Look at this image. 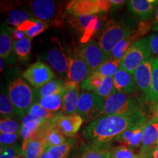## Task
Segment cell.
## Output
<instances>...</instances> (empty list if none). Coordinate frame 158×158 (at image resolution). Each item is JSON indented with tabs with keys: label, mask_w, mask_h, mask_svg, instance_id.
Masks as SVG:
<instances>
[{
	"label": "cell",
	"mask_w": 158,
	"mask_h": 158,
	"mask_svg": "<svg viewBox=\"0 0 158 158\" xmlns=\"http://www.w3.org/2000/svg\"><path fill=\"white\" fill-rule=\"evenodd\" d=\"M149 120L145 113L131 116L102 115L84 128L83 135L87 146L110 147L112 142L126 130Z\"/></svg>",
	"instance_id": "obj_1"
},
{
	"label": "cell",
	"mask_w": 158,
	"mask_h": 158,
	"mask_svg": "<svg viewBox=\"0 0 158 158\" xmlns=\"http://www.w3.org/2000/svg\"><path fill=\"white\" fill-rule=\"evenodd\" d=\"M135 26V21L130 17L108 21L98 43L108 58L110 59L111 51L116 44L133 34Z\"/></svg>",
	"instance_id": "obj_2"
},
{
	"label": "cell",
	"mask_w": 158,
	"mask_h": 158,
	"mask_svg": "<svg viewBox=\"0 0 158 158\" xmlns=\"http://www.w3.org/2000/svg\"><path fill=\"white\" fill-rule=\"evenodd\" d=\"M142 113L143 108L135 99L126 94L114 93L105 100L102 115L131 116Z\"/></svg>",
	"instance_id": "obj_3"
},
{
	"label": "cell",
	"mask_w": 158,
	"mask_h": 158,
	"mask_svg": "<svg viewBox=\"0 0 158 158\" xmlns=\"http://www.w3.org/2000/svg\"><path fill=\"white\" fill-rule=\"evenodd\" d=\"M8 94L15 107V114L20 117L28 113L36 97L35 91L21 78L15 79L9 84Z\"/></svg>",
	"instance_id": "obj_4"
},
{
	"label": "cell",
	"mask_w": 158,
	"mask_h": 158,
	"mask_svg": "<svg viewBox=\"0 0 158 158\" xmlns=\"http://www.w3.org/2000/svg\"><path fill=\"white\" fill-rule=\"evenodd\" d=\"M149 39L143 38L130 47L125 56L122 59L120 67L132 75L136 69L146 60L151 58Z\"/></svg>",
	"instance_id": "obj_5"
},
{
	"label": "cell",
	"mask_w": 158,
	"mask_h": 158,
	"mask_svg": "<svg viewBox=\"0 0 158 158\" xmlns=\"http://www.w3.org/2000/svg\"><path fill=\"white\" fill-rule=\"evenodd\" d=\"M105 100L94 92L83 91L79 97L78 114L86 122H92L100 117L103 111Z\"/></svg>",
	"instance_id": "obj_6"
},
{
	"label": "cell",
	"mask_w": 158,
	"mask_h": 158,
	"mask_svg": "<svg viewBox=\"0 0 158 158\" xmlns=\"http://www.w3.org/2000/svg\"><path fill=\"white\" fill-rule=\"evenodd\" d=\"M110 1L108 0H77L73 1L67 6V11L73 16L93 15L110 10Z\"/></svg>",
	"instance_id": "obj_7"
},
{
	"label": "cell",
	"mask_w": 158,
	"mask_h": 158,
	"mask_svg": "<svg viewBox=\"0 0 158 158\" xmlns=\"http://www.w3.org/2000/svg\"><path fill=\"white\" fill-rule=\"evenodd\" d=\"M23 77L31 86L40 89L53 80L54 74L45 63L37 61L23 72Z\"/></svg>",
	"instance_id": "obj_8"
},
{
	"label": "cell",
	"mask_w": 158,
	"mask_h": 158,
	"mask_svg": "<svg viewBox=\"0 0 158 158\" xmlns=\"http://www.w3.org/2000/svg\"><path fill=\"white\" fill-rule=\"evenodd\" d=\"M80 54L87 64L90 74L98 70L100 65L109 59L99 43L93 39H91L82 45Z\"/></svg>",
	"instance_id": "obj_9"
},
{
	"label": "cell",
	"mask_w": 158,
	"mask_h": 158,
	"mask_svg": "<svg viewBox=\"0 0 158 158\" xmlns=\"http://www.w3.org/2000/svg\"><path fill=\"white\" fill-rule=\"evenodd\" d=\"M51 123L65 137H73L79 131L84 119L80 114H57L50 119Z\"/></svg>",
	"instance_id": "obj_10"
},
{
	"label": "cell",
	"mask_w": 158,
	"mask_h": 158,
	"mask_svg": "<svg viewBox=\"0 0 158 158\" xmlns=\"http://www.w3.org/2000/svg\"><path fill=\"white\" fill-rule=\"evenodd\" d=\"M152 61V58L146 60L136 69L133 74L136 86L143 92L146 100H150L151 95Z\"/></svg>",
	"instance_id": "obj_11"
},
{
	"label": "cell",
	"mask_w": 158,
	"mask_h": 158,
	"mask_svg": "<svg viewBox=\"0 0 158 158\" xmlns=\"http://www.w3.org/2000/svg\"><path fill=\"white\" fill-rule=\"evenodd\" d=\"M68 60L69 66L67 76L69 81L76 84L84 81L90 74V71L81 54L79 53V55L77 56H70Z\"/></svg>",
	"instance_id": "obj_12"
},
{
	"label": "cell",
	"mask_w": 158,
	"mask_h": 158,
	"mask_svg": "<svg viewBox=\"0 0 158 158\" xmlns=\"http://www.w3.org/2000/svg\"><path fill=\"white\" fill-rule=\"evenodd\" d=\"M127 8L136 19L148 21L158 6V0H130L127 1Z\"/></svg>",
	"instance_id": "obj_13"
},
{
	"label": "cell",
	"mask_w": 158,
	"mask_h": 158,
	"mask_svg": "<svg viewBox=\"0 0 158 158\" xmlns=\"http://www.w3.org/2000/svg\"><path fill=\"white\" fill-rule=\"evenodd\" d=\"M147 122L138 123L126 130L116 138L115 141L121 145L126 146L133 149L141 147L143 128Z\"/></svg>",
	"instance_id": "obj_14"
},
{
	"label": "cell",
	"mask_w": 158,
	"mask_h": 158,
	"mask_svg": "<svg viewBox=\"0 0 158 158\" xmlns=\"http://www.w3.org/2000/svg\"><path fill=\"white\" fill-rule=\"evenodd\" d=\"M114 84V93L131 94L136 92L137 86L135 84L133 75L120 67L117 73L113 77Z\"/></svg>",
	"instance_id": "obj_15"
},
{
	"label": "cell",
	"mask_w": 158,
	"mask_h": 158,
	"mask_svg": "<svg viewBox=\"0 0 158 158\" xmlns=\"http://www.w3.org/2000/svg\"><path fill=\"white\" fill-rule=\"evenodd\" d=\"M158 141V116L151 118L146 123L139 152L157 147Z\"/></svg>",
	"instance_id": "obj_16"
},
{
	"label": "cell",
	"mask_w": 158,
	"mask_h": 158,
	"mask_svg": "<svg viewBox=\"0 0 158 158\" xmlns=\"http://www.w3.org/2000/svg\"><path fill=\"white\" fill-rule=\"evenodd\" d=\"M65 86L68 91L63 100L62 114L73 115L78 114V104L80 97V89L78 85L68 81L65 83Z\"/></svg>",
	"instance_id": "obj_17"
},
{
	"label": "cell",
	"mask_w": 158,
	"mask_h": 158,
	"mask_svg": "<svg viewBox=\"0 0 158 158\" xmlns=\"http://www.w3.org/2000/svg\"><path fill=\"white\" fill-rule=\"evenodd\" d=\"M51 66L62 76L68 73L69 60L62 48H53L47 52L45 56Z\"/></svg>",
	"instance_id": "obj_18"
},
{
	"label": "cell",
	"mask_w": 158,
	"mask_h": 158,
	"mask_svg": "<svg viewBox=\"0 0 158 158\" xmlns=\"http://www.w3.org/2000/svg\"><path fill=\"white\" fill-rule=\"evenodd\" d=\"M33 13L40 21H48L56 11V2L51 0H34L31 3Z\"/></svg>",
	"instance_id": "obj_19"
},
{
	"label": "cell",
	"mask_w": 158,
	"mask_h": 158,
	"mask_svg": "<svg viewBox=\"0 0 158 158\" xmlns=\"http://www.w3.org/2000/svg\"><path fill=\"white\" fill-rule=\"evenodd\" d=\"M45 149L44 136L38 131L25 148L24 152L27 158H40Z\"/></svg>",
	"instance_id": "obj_20"
},
{
	"label": "cell",
	"mask_w": 158,
	"mask_h": 158,
	"mask_svg": "<svg viewBox=\"0 0 158 158\" xmlns=\"http://www.w3.org/2000/svg\"><path fill=\"white\" fill-rule=\"evenodd\" d=\"M67 91L68 89H65L59 93L40 98L39 99V103L49 112L54 114L61 108H62L63 100Z\"/></svg>",
	"instance_id": "obj_21"
},
{
	"label": "cell",
	"mask_w": 158,
	"mask_h": 158,
	"mask_svg": "<svg viewBox=\"0 0 158 158\" xmlns=\"http://www.w3.org/2000/svg\"><path fill=\"white\" fill-rule=\"evenodd\" d=\"M75 144L73 138L68 139L62 145L45 148L48 158H68Z\"/></svg>",
	"instance_id": "obj_22"
},
{
	"label": "cell",
	"mask_w": 158,
	"mask_h": 158,
	"mask_svg": "<svg viewBox=\"0 0 158 158\" xmlns=\"http://www.w3.org/2000/svg\"><path fill=\"white\" fill-rule=\"evenodd\" d=\"M13 49V37L11 29L2 27L0 33V56L2 59H8Z\"/></svg>",
	"instance_id": "obj_23"
},
{
	"label": "cell",
	"mask_w": 158,
	"mask_h": 158,
	"mask_svg": "<svg viewBox=\"0 0 158 158\" xmlns=\"http://www.w3.org/2000/svg\"><path fill=\"white\" fill-rule=\"evenodd\" d=\"M65 89H67L65 83L59 80V79H53L52 81L45 84L43 87L39 89L36 92V93L37 96H38L40 98L45 96L59 93V92Z\"/></svg>",
	"instance_id": "obj_24"
},
{
	"label": "cell",
	"mask_w": 158,
	"mask_h": 158,
	"mask_svg": "<svg viewBox=\"0 0 158 158\" xmlns=\"http://www.w3.org/2000/svg\"><path fill=\"white\" fill-rule=\"evenodd\" d=\"M31 39L27 36L13 43V51L20 61L28 60L31 51Z\"/></svg>",
	"instance_id": "obj_25"
},
{
	"label": "cell",
	"mask_w": 158,
	"mask_h": 158,
	"mask_svg": "<svg viewBox=\"0 0 158 158\" xmlns=\"http://www.w3.org/2000/svg\"><path fill=\"white\" fill-rule=\"evenodd\" d=\"M97 15H81V16H73L72 19L69 20V23L70 27L76 31L77 32L84 35L86 33V30L89 28L91 21L95 18Z\"/></svg>",
	"instance_id": "obj_26"
},
{
	"label": "cell",
	"mask_w": 158,
	"mask_h": 158,
	"mask_svg": "<svg viewBox=\"0 0 158 158\" xmlns=\"http://www.w3.org/2000/svg\"><path fill=\"white\" fill-rule=\"evenodd\" d=\"M110 147H99L86 146L81 155L77 158H110Z\"/></svg>",
	"instance_id": "obj_27"
},
{
	"label": "cell",
	"mask_w": 158,
	"mask_h": 158,
	"mask_svg": "<svg viewBox=\"0 0 158 158\" xmlns=\"http://www.w3.org/2000/svg\"><path fill=\"white\" fill-rule=\"evenodd\" d=\"M135 43L136 41L133 39V37L131 35L129 37H127V38L124 39L123 40L120 41L118 44L115 45V47L112 50L110 59L122 60L124 58V56H125L126 53H127L128 49L130 48V47Z\"/></svg>",
	"instance_id": "obj_28"
},
{
	"label": "cell",
	"mask_w": 158,
	"mask_h": 158,
	"mask_svg": "<svg viewBox=\"0 0 158 158\" xmlns=\"http://www.w3.org/2000/svg\"><path fill=\"white\" fill-rule=\"evenodd\" d=\"M122 60L109 59L100 66L95 72L103 77H114L120 68Z\"/></svg>",
	"instance_id": "obj_29"
},
{
	"label": "cell",
	"mask_w": 158,
	"mask_h": 158,
	"mask_svg": "<svg viewBox=\"0 0 158 158\" xmlns=\"http://www.w3.org/2000/svg\"><path fill=\"white\" fill-rule=\"evenodd\" d=\"M31 19H31V15L28 12L15 9L10 12L7 15V21L10 25L16 27L17 29L22 23Z\"/></svg>",
	"instance_id": "obj_30"
},
{
	"label": "cell",
	"mask_w": 158,
	"mask_h": 158,
	"mask_svg": "<svg viewBox=\"0 0 158 158\" xmlns=\"http://www.w3.org/2000/svg\"><path fill=\"white\" fill-rule=\"evenodd\" d=\"M104 78L105 77L94 71L89 75L87 78L82 82L81 87L84 91H87V92L92 91V92H94L100 87L103 81Z\"/></svg>",
	"instance_id": "obj_31"
},
{
	"label": "cell",
	"mask_w": 158,
	"mask_h": 158,
	"mask_svg": "<svg viewBox=\"0 0 158 158\" xmlns=\"http://www.w3.org/2000/svg\"><path fill=\"white\" fill-rule=\"evenodd\" d=\"M110 158H142L139 152L135 149L124 145H118L110 149Z\"/></svg>",
	"instance_id": "obj_32"
},
{
	"label": "cell",
	"mask_w": 158,
	"mask_h": 158,
	"mask_svg": "<svg viewBox=\"0 0 158 158\" xmlns=\"http://www.w3.org/2000/svg\"><path fill=\"white\" fill-rule=\"evenodd\" d=\"M0 114L1 118H10L14 114L16 115L15 107L10 99L2 92L0 95Z\"/></svg>",
	"instance_id": "obj_33"
},
{
	"label": "cell",
	"mask_w": 158,
	"mask_h": 158,
	"mask_svg": "<svg viewBox=\"0 0 158 158\" xmlns=\"http://www.w3.org/2000/svg\"><path fill=\"white\" fill-rule=\"evenodd\" d=\"M47 121L48 120L43 119V118L37 117V116L27 114V115L23 116L21 124L37 133L39 130L46 123Z\"/></svg>",
	"instance_id": "obj_34"
},
{
	"label": "cell",
	"mask_w": 158,
	"mask_h": 158,
	"mask_svg": "<svg viewBox=\"0 0 158 158\" xmlns=\"http://www.w3.org/2000/svg\"><path fill=\"white\" fill-rule=\"evenodd\" d=\"M114 84L113 77H106L100 87L94 91V93L106 100L110 95L114 94Z\"/></svg>",
	"instance_id": "obj_35"
},
{
	"label": "cell",
	"mask_w": 158,
	"mask_h": 158,
	"mask_svg": "<svg viewBox=\"0 0 158 158\" xmlns=\"http://www.w3.org/2000/svg\"><path fill=\"white\" fill-rule=\"evenodd\" d=\"M150 100L158 102V56L152 61V78Z\"/></svg>",
	"instance_id": "obj_36"
},
{
	"label": "cell",
	"mask_w": 158,
	"mask_h": 158,
	"mask_svg": "<svg viewBox=\"0 0 158 158\" xmlns=\"http://www.w3.org/2000/svg\"><path fill=\"white\" fill-rule=\"evenodd\" d=\"M21 124L10 118H1L0 132L1 133H20Z\"/></svg>",
	"instance_id": "obj_37"
},
{
	"label": "cell",
	"mask_w": 158,
	"mask_h": 158,
	"mask_svg": "<svg viewBox=\"0 0 158 158\" xmlns=\"http://www.w3.org/2000/svg\"><path fill=\"white\" fill-rule=\"evenodd\" d=\"M153 23L150 21H142L138 22L135 27V30L131 36L133 37L136 42H138V40L142 38L146 35L149 32L150 30L152 29Z\"/></svg>",
	"instance_id": "obj_38"
},
{
	"label": "cell",
	"mask_w": 158,
	"mask_h": 158,
	"mask_svg": "<svg viewBox=\"0 0 158 158\" xmlns=\"http://www.w3.org/2000/svg\"><path fill=\"white\" fill-rule=\"evenodd\" d=\"M28 114L37 116V117L43 118V119L48 120L52 118L55 116V114L51 113L41 106L39 102H35L31 106L28 110Z\"/></svg>",
	"instance_id": "obj_39"
},
{
	"label": "cell",
	"mask_w": 158,
	"mask_h": 158,
	"mask_svg": "<svg viewBox=\"0 0 158 158\" xmlns=\"http://www.w3.org/2000/svg\"><path fill=\"white\" fill-rule=\"evenodd\" d=\"M20 133H1L0 134V149L3 151L16 143Z\"/></svg>",
	"instance_id": "obj_40"
},
{
	"label": "cell",
	"mask_w": 158,
	"mask_h": 158,
	"mask_svg": "<svg viewBox=\"0 0 158 158\" xmlns=\"http://www.w3.org/2000/svg\"><path fill=\"white\" fill-rule=\"evenodd\" d=\"M47 27L48 26H47V23L45 21H40L39 19H35L34 23H33L31 29L29 31H27V32H25L26 36L31 39L33 38V37H36L43 32L47 29Z\"/></svg>",
	"instance_id": "obj_41"
},
{
	"label": "cell",
	"mask_w": 158,
	"mask_h": 158,
	"mask_svg": "<svg viewBox=\"0 0 158 158\" xmlns=\"http://www.w3.org/2000/svg\"><path fill=\"white\" fill-rule=\"evenodd\" d=\"M21 151V144L15 143L3 151H1L0 158H16Z\"/></svg>",
	"instance_id": "obj_42"
},
{
	"label": "cell",
	"mask_w": 158,
	"mask_h": 158,
	"mask_svg": "<svg viewBox=\"0 0 158 158\" xmlns=\"http://www.w3.org/2000/svg\"><path fill=\"white\" fill-rule=\"evenodd\" d=\"M149 39V48L152 54L158 56V33L152 34L148 37Z\"/></svg>",
	"instance_id": "obj_43"
},
{
	"label": "cell",
	"mask_w": 158,
	"mask_h": 158,
	"mask_svg": "<svg viewBox=\"0 0 158 158\" xmlns=\"http://www.w3.org/2000/svg\"><path fill=\"white\" fill-rule=\"evenodd\" d=\"M139 153L142 158H158V148H153Z\"/></svg>",
	"instance_id": "obj_44"
},
{
	"label": "cell",
	"mask_w": 158,
	"mask_h": 158,
	"mask_svg": "<svg viewBox=\"0 0 158 158\" xmlns=\"http://www.w3.org/2000/svg\"><path fill=\"white\" fill-rule=\"evenodd\" d=\"M110 10L111 12H115L118 10H119L125 3H127V2L124 1V0H110Z\"/></svg>",
	"instance_id": "obj_45"
},
{
	"label": "cell",
	"mask_w": 158,
	"mask_h": 158,
	"mask_svg": "<svg viewBox=\"0 0 158 158\" xmlns=\"http://www.w3.org/2000/svg\"><path fill=\"white\" fill-rule=\"evenodd\" d=\"M11 35L15 41L21 40H22L23 38H24V37H26L25 33L23 32V31L19 30V29H11Z\"/></svg>",
	"instance_id": "obj_46"
},
{
	"label": "cell",
	"mask_w": 158,
	"mask_h": 158,
	"mask_svg": "<svg viewBox=\"0 0 158 158\" xmlns=\"http://www.w3.org/2000/svg\"><path fill=\"white\" fill-rule=\"evenodd\" d=\"M152 23H153V27H152L153 31H158V6L157 8H156L155 18H154Z\"/></svg>",
	"instance_id": "obj_47"
},
{
	"label": "cell",
	"mask_w": 158,
	"mask_h": 158,
	"mask_svg": "<svg viewBox=\"0 0 158 158\" xmlns=\"http://www.w3.org/2000/svg\"><path fill=\"white\" fill-rule=\"evenodd\" d=\"M16 158H27V157H26V155H25L24 152L21 151V153H20L19 155H18V157Z\"/></svg>",
	"instance_id": "obj_48"
},
{
	"label": "cell",
	"mask_w": 158,
	"mask_h": 158,
	"mask_svg": "<svg viewBox=\"0 0 158 158\" xmlns=\"http://www.w3.org/2000/svg\"><path fill=\"white\" fill-rule=\"evenodd\" d=\"M0 63H1V67H0V70H1V71H2L3 70V68H4V64H5V63H4L3 59L1 58V59H0Z\"/></svg>",
	"instance_id": "obj_49"
},
{
	"label": "cell",
	"mask_w": 158,
	"mask_h": 158,
	"mask_svg": "<svg viewBox=\"0 0 158 158\" xmlns=\"http://www.w3.org/2000/svg\"><path fill=\"white\" fill-rule=\"evenodd\" d=\"M157 115H158V105L157 106Z\"/></svg>",
	"instance_id": "obj_50"
}]
</instances>
